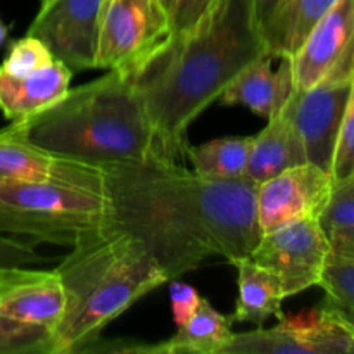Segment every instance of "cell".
<instances>
[{"label":"cell","mask_w":354,"mask_h":354,"mask_svg":"<svg viewBox=\"0 0 354 354\" xmlns=\"http://www.w3.org/2000/svg\"><path fill=\"white\" fill-rule=\"evenodd\" d=\"M59 159L24 138L0 130V182H44L57 171Z\"/></svg>","instance_id":"21"},{"label":"cell","mask_w":354,"mask_h":354,"mask_svg":"<svg viewBox=\"0 0 354 354\" xmlns=\"http://www.w3.org/2000/svg\"><path fill=\"white\" fill-rule=\"evenodd\" d=\"M290 59L296 88L322 80H354V0H337Z\"/></svg>","instance_id":"11"},{"label":"cell","mask_w":354,"mask_h":354,"mask_svg":"<svg viewBox=\"0 0 354 354\" xmlns=\"http://www.w3.org/2000/svg\"><path fill=\"white\" fill-rule=\"evenodd\" d=\"M332 178L334 183L342 182L354 175V82L342 120L337 147H335L334 162H332Z\"/></svg>","instance_id":"26"},{"label":"cell","mask_w":354,"mask_h":354,"mask_svg":"<svg viewBox=\"0 0 354 354\" xmlns=\"http://www.w3.org/2000/svg\"><path fill=\"white\" fill-rule=\"evenodd\" d=\"M216 0H173L171 33L189 31L213 9Z\"/></svg>","instance_id":"28"},{"label":"cell","mask_w":354,"mask_h":354,"mask_svg":"<svg viewBox=\"0 0 354 354\" xmlns=\"http://www.w3.org/2000/svg\"><path fill=\"white\" fill-rule=\"evenodd\" d=\"M327 237L337 230L354 228V175L334 183L327 207L320 216Z\"/></svg>","instance_id":"25"},{"label":"cell","mask_w":354,"mask_h":354,"mask_svg":"<svg viewBox=\"0 0 354 354\" xmlns=\"http://www.w3.org/2000/svg\"><path fill=\"white\" fill-rule=\"evenodd\" d=\"M173 282V280H171ZM169 297H171V311L173 320H175L176 327L183 325L185 322L190 320L194 313L199 308L203 297L199 296L194 287L183 282H173L169 287Z\"/></svg>","instance_id":"29"},{"label":"cell","mask_w":354,"mask_h":354,"mask_svg":"<svg viewBox=\"0 0 354 354\" xmlns=\"http://www.w3.org/2000/svg\"><path fill=\"white\" fill-rule=\"evenodd\" d=\"M7 37H9V26H6L3 21L0 19V48H2L3 44L7 41Z\"/></svg>","instance_id":"32"},{"label":"cell","mask_w":354,"mask_h":354,"mask_svg":"<svg viewBox=\"0 0 354 354\" xmlns=\"http://www.w3.org/2000/svg\"><path fill=\"white\" fill-rule=\"evenodd\" d=\"M57 270L66 311L52 332V354L90 353L109 322L168 282L144 245L111 225L83 235Z\"/></svg>","instance_id":"4"},{"label":"cell","mask_w":354,"mask_h":354,"mask_svg":"<svg viewBox=\"0 0 354 354\" xmlns=\"http://www.w3.org/2000/svg\"><path fill=\"white\" fill-rule=\"evenodd\" d=\"M48 2H50V0H40V7H41V6H47Z\"/></svg>","instance_id":"34"},{"label":"cell","mask_w":354,"mask_h":354,"mask_svg":"<svg viewBox=\"0 0 354 354\" xmlns=\"http://www.w3.org/2000/svg\"><path fill=\"white\" fill-rule=\"evenodd\" d=\"M223 354H354V332L318 304L272 328L234 334Z\"/></svg>","instance_id":"7"},{"label":"cell","mask_w":354,"mask_h":354,"mask_svg":"<svg viewBox=\"0 0 354 354\" xmlns=\"http://www.w3.org/2000/svg\"><path fill=\"white\" fill-rule=\"evenodd\" d=\"M232 324V317L221 315L214 310L209 301L203 297L196 313L189 322L180 325L171 339L154 346H137L135 351L154 354H223V349L234 337Z\"/></svg>","instance_id":"18"},{"label":"cell","mask_w":354,"mask_h":354,"mask_svg":"<svg viewBox=\"0 0 354 354\" xmlns=\"http://www.w3.org/2000/svg\"><path fill=\"white\" fill-rule=\"evenodd\" d=\"M47 261H50V259L38 254L31 242L17 241V239L9 237V235L0 234V270Z\"/></svg>","instance_id":"27"},{"label":"cell","mask_w":354,"mask_h":354,"mask_svg":"<svg viewBox=\"0 0 354 354\" xmlns=\"http://www.w3.org/2000/svg\"><path fill=\"white\" fill-rule=\"evenodd\" d=\"M0 354H52V332L0 315Z\"/></svg>","instance_id":"23"},{"label":"cell","mask_w":354,"mask_h":354,"mask_svg":"<svg viewBox=\"0 0 354 354\" xmlns=\"http://www.w3.org/2000/svg\"><path fill=\"white\" fill-rule=\"evenodd\" d=\"M6 128L54 158L93 168L142 161L156 152L151 120L124 69L69 88L47 109Z\"/></svg>","instance_id":"3"},{"label":"cell","mask_w":354,"mask_h":354,"mask_svg":"<svg viewBox=\"0 0 354 354\" xmlns=\"http://www.w3.org/2000/svg\"><path fill=\"white\" fill-rule=\"evenodd\" d=\"M54 59L52 52L38 38L26 35L10 44L9 52L0 66V73L10 78H23L47 66Z\"/></svg>","instance_id":"24"},{"label":"cell","mask_w":354,"mask_h":354,"mask_svg":"<svg viewBox=\"0 0 354 354\" xmlns=\"http://www.w3.org/2000/svg\"><path fill=\"white\" fill-rule=\"evenodd\" d=\"M318 286L325 290L320 306L354 332V261L330 252Z\"/></svg>","instance_id":"22"},{"label":"cell","mask_w":354,"mask_h":354,"mask_svg":"<svg viewBox=\"0 0 354 354\" xmlns=\"http://www.w3.org/2000/svg\"><path fill=\"white\" fill-rule=\"evenodd\" d=\"M162 3H165V7L166 9L169 10V12H171V6H173V0H161Z\"/></svg>","instance_id":"33"},{"label":"cell","mask_w":354,"mask_h":354,"mask_svg":"<svg viewBox=\"0 0 354 354\" xmlns=\"http://www.w3.org/2000/svg\"><path fill=\"white\" fill-rule=\"evenodd\" d=\"M171 35V16L161 0H106L95 69H127Z\"/></svg>","instance_id":"6"},{"label":"cell","mask_w":354,"mask_h":354,"mask_svg":"<svg viewBox=\"0 0 354 354\" xmlns=\"http://www.w3.org/2000/svg\"><path fill=\"white\" fill-rule=\"evenodd\" d=\"M353 82L322 80L310 88H296L282 107L303 140L308 162L328 173L332 171Z\"/></svg>","instance_id":"10"},{"label":"cell","mask_w":354,"mask_h":354,"mask_svg":"<svg viewBox=\"0 0 354 354\" xmlns=\"http://www.w3.org/2000/svg\"><path fill=\"white\" fill-rule=\"evenodd\" d=\"M111 225V201L97 168L59 159L44 182H0V234L73 248Z\"/></svg>","instance_id":"5"},{"label":"cell","mask_w":354,"mask_h":354,"mask_svg":"<svg viewBox=\"0 0 354 354\" xmlns=\"http://www.w3.org/2000/svg\"><path fill=\"white\" fill-rule=\"evenodd\" d=\"M308 162L303 140L286 111L268 120V124L252 137L245 178L254 185L273 178L286 169Z\"/></svg>","instance_id":"16"},{"label":"cell","mask_w":354,"mask_h":354,"mask_svg":"<svg viewBox=\"0 0 354 354\" xmlns=\"http://www.w3.org/2000/svg\"><path fill=\"white\" fill-rule=\"evenodd\" d=\"M330 252L320 220L303 218L261 234L249 258L277 273L290 297L320 283Z\"/></svg>","instance_id":"8"},{"label":"cell","mask_w":354,"mask_h":354,"mask_svg":"<svg viewBox=\"0 0 354 354\" xmlns=\"http://www.w3.org/2000/svg\"><path fill=\"white\" fill-rule=\"evenodd\" d=\"M97 169L111 201V227L140 242L168 282L211 256L248 258L261 237L258 185L245 176L209 178L158 152Z\"/></svg>","instance_id":"1"},{"label":"cell","mask_w":354,"mask_h":354,"mask_svg":"<svg viewBox=\"0 0 354 354\" xmlns=\"http://www.w3.org/2000/svg\"><path fill=\"white\" fill-rule=\"evenodd\" d=\"M266 54L254 0H216L192 30L171 33L124 69L151 120L156 152L173 161L185 154L194 120Z\"/></svg>","instance_id":"2"},{"label":"cell","mask_w":354,"mask_h":354,"mask_svg":"<svg viewBox=\"0 0 354 354\" xmlns=\"http://www.w3.org/2000/svg\"><path fill=\"white\" fill-rule=\"evenodd\" d=\"M279 2L280 0H254L256 16H258L261 30L266 26V23H268V19L272 17L273 10H275V7L279 6Z\"/></svg>","instance_id":"31"},{"label":"cell","mask_w":354,"mask_h":354,"mask_svg":"<svg viewBox=\"0 0 354 354\" xmlns=\"http://www.w3.org/2000/svg\"><path fill=\"white\" fill-rule=\"evenodd\" d=\"M273 55L266 54L242 69L223 90L220 100L227 106H244L254 114L272 118L282 111L296 90L292 59L283 55L279 69L272 68Z\"/></svg>","instance_id":"14"},{"label":"cell","mask_w":354,"mask_h":354,"mask_svg":"<svg viewBox=\"0 0 354 354\" xmlns=\"http://www.w3.org/2000/svg\"><path fill=\"white\" fill-rule=\"evenodd\" d=\"M106 0H50L28 28L71 71L95 69Z\"/></svg>","instance_id":"9"},{"label":"cell","mask_w":354,"mask_h":354,"mask_svg":"<svg viewBox=\"0 0 354 354\" xmlns=\"http://www.w3.org/2000/svg\"><path fill=\"white\" fill-rule=\"evenodd\" d=\"M332 252L354 261V228L337 230L328 235Z\"/></svg>","instance_id":"30"},{"label":"cell","mask_w":354,"mask_h":354,"mask_svg":"<svg viewBox=\"0 0 354 354\" xmlns=\"http://www.w3.org/2000/svg\"><path fill=\"white\" fill-rule=\"evenodd\" d=\"M334 189L328 171L304 162L259 183L256 189V218L261 234L290 221L318 218L327 207Z\"/></svg>","instance_id":"12"},{"label":"cell","mask_w":354,"mask_h":354,"mask_svg":"<svg viewBox=\"0 0 354 354\" xmlns=\"http://www.w3.org/2000/svg\"><path fill=\"white\" fill-rule=\"evenodd\" d=\"M237 268L239 299L232 320L263 327L268 318H282V301L286 299L279 275L254 259L239 258L230 263Z\"/></svg>","instance_id":"17"},{"label":"cell","mask_w":354,"mask_h":354,"mask_svg":"<svg viewBox=\"0 0 354 354\" xmlns=\"http://www.w3.org/2000/svg\"><path fill=\"white\" fill-rule=\"evenodd\" d=\"M66 311V290L59 270H0V315L54 332Z\"/></svg>","instance_id":"13"},{"label":"cell","mask_w":354,"mask_h":354,"mask_svg":"<svg viewBox=\"0 0 354 354\" xmlns=\"http://www.w3.org/2000/svg\"><path fill=\"white\" fill-rule=\"evenodd\" d=\"M71 78V69L57 59L23 78L0 73V111L10 123L40 113L68 93Z\"/></svg>","instance_id":"15"},{"label":"cell","mask_w":354,"mask_h":354,"mask_svg":"<svg viewBox=\"0 0 354 354\" xmlns=\"http://www.w3.org/2000/svg\"><path fill=\"white\" fill-rule=\"evenodd\" d=\"M252 137L214 138L201 145H187L185 154L194 171L220 180L244 178L248 169Z\"/></svg>","instance_id":"20"},{"label":"cell","mask_w":354,"mask_h":354,"mask_svg":"<svg viewBox=\"0 0 354 354\" xmlns=\"http://www.w3.org/2000/svg\"><path fill=\"white\" fill-rule=\"evenodd\" d=\"M335 2L337 0H280L263 28L270 54L273 57H292L311 28Z\"/></svg>","instance_id":"19"}]
</instances>
